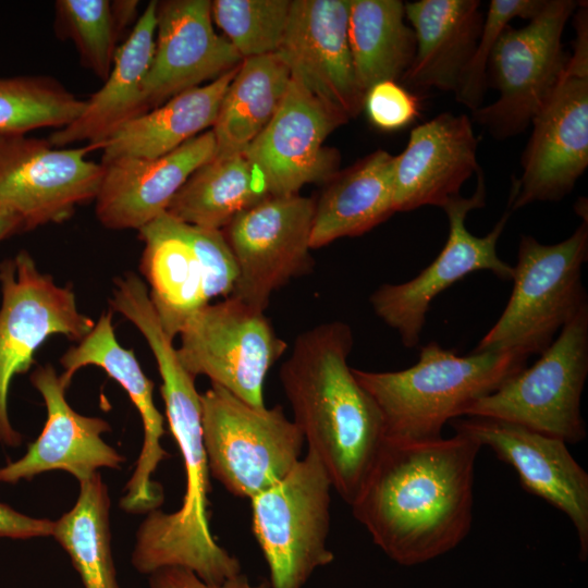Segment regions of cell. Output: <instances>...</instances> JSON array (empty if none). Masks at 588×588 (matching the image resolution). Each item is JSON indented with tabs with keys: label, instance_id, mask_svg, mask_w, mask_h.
Returning <instances> with one entry per match:
<instances>
[{
	"label": "cell",
	"instance_id": "1",
	"mask_svg": "<svg viewBox=\"0 0 588 588\" xmlns=\"http://www.w3.org/2000/svg\"><path fill=\"white\" fill-rule=\"evenodd\" d=\"M480 449L461 432L428 441L385 439L350 505L353 516L402 566L448 553L471 527Z\"/></svg>",
	"mask_w": 588,
	"mask_h": 588
},
{
	"label": "cell",
	"instance_id": "2",
	"mask_svg": "<svg viewBox=\"0 0 588 588\" xmlns=\"http://www.w3.org/2000/svg\"><path fill=\"white\" fill-rule=\"evenodd\" d=\"M352 347L348 324L321 323L297 335L279 372L308 451L348 505L385 441L381 412L347 363Z\"/></svg>",
	"mask_w": 588,
	"mask_h": 588
},
{
	"label": "cell",
	"instance_id": "3",
	"mask_svg": "<svg viewBox=\"0 0 588 588\" xmlns=\"http://www.w3.org/2000/svg\"><path fill=\"white\" fill-rule=\"evenodd\" d=\"M160 392L171 432L186 475L180 509L154 510L138 526L132 565L144 575L170 566L194 572L206 583L219 584L241 572L240 561L218 544L209 526V468L203 442L200 394L195 378L182 368L161 375Z\"/></svg>",
	"mask_w": 588,
	"mask_h": 588
},
{
	"label": "cell",
	"instance_id": "4",
	"mask_svg": "<svg viewBox=\"0 0 588 588\" xmlns=\"http://www.w3.org/2000/svg\"><path fill=\"white\" fill-rule=\"evenodd\" d=\"M528 357L518 351L460 356L430 342L406 369L353 372L381 412L385 439L428 441L441 438L446 422L524 369Z\"/></svg>",
	"mask_w": 588,
	"mask_h": 588
},
{
	"label": "cell",
	"instance_id": "5",
	"mask_svg": "<svg viewBox=\"0 0 588 588\" xmlns=\"http://www.w3.org/2000/svg\"><path fill=\"white\" fill-rule=\"evenodd\" d=\"M587 258V219L558 244L544 245L523 235L510 299L474 352L518 351L527 356L543 352L588 305L581 281Z\"/></svg>",
	"mask_w": 588,
	"mask_h": 588
},
{
	"label": "cell",
	"instance_id": "6",
	"mask_svg": "<svg viewBox=\"0 0 588 588\" xmlns=\"http://www.w3.org/2000/svg\"><path fill=\"white\" fill-rule=\"evenodd\" d=\"M200 406L209 473L231 494L250 500L299 461L305 440L281 405L256 407L211 383Z\"/></svg>",
	"mask_w": 588,
	"mask_h": 588
},
{
	"label": "cell",
	"instance_id": "7",
	"mask_svg": "<svg viewBox=\"0 0 588 588\" xmlns=\"http://www.w3.org/2000/svg\"><path fill=\"white\" fill-rule=\"evenodd\" d=\"M332 489L323 466L307 451L281 480L249 500L270 588H303L334 560L328 547Z\"/></svg>",
	"mask_w": 588,
	"mask_h": 588
},
{
	"label": "cell",
	"instance_id": "8",
	"mask_svg": "<svg viewBox=\"0 0 588 588\" xmlns=\"http://www.w3.org/2000/svg\"><path fill=\"white\" fill-rule=\"evenodd\" d=\"M575 13L573 52L555 89L531 121L522 175L511 187V210L562 199L588 166L587 4L579 2Z\"/></svg>",
	"mask_w": 588,
	"mask_h": 588
},
{
	"label": "cell",
	"instance_id": "9",
	"mask_svg": "<svg viewBox=\"0 0 588 588\" xmlns=\"http://www.w3.org/2000/svg\"><path fill=\"white\" fill-rule=\"evenodd\" d=\"M588 375V305L529 368L469 404L463 416L501 419L579 443L587 434L580 400Z\"/></svg>",
	"mask_w": 588,
	"mask_h": 588
},
{
	"label": "cell",
	"instance_id": "10",
	"mask_svg": "<svg viewBox=\"0 0 588 588\" xmlns=\"http://www.w3.org/2000/svg\"><path fill=\"white\" fill-rule=\"evenodd\" d=\"M579 2L544 0L519 28L507 25L493 47L487 81L499 97L473 112L495 138L524 132L560 82L569 58L562 35Z\"/></svg>",
	"mask_w": 588,
	"mask_h": 588
},
{
	"label": "cell",
	"instance_id": "11",
	"mask_svg": "<svg viewBox=\"0 0 588 588\" xmlns=\"http://www.w3.org/2000/svg\"><path fill=\"white\" fill-rule=\"evenodd\" d=\"M138 232L150 301L174 339L192 313L215 297L230 296L237 278L235 259L221 230L187 224L167 211Z\"/></svg>",
	"mask_w": 588,
	"mask_h": 588
},
{
	"label": "cell",
	"instance_id": "12",
	"mask_svg": "<svg viewBox=\"0 0 588 588\" xmlns=\"http://www.w3.org/2000/svg\"><path fill=\"white\" fill-rule=\"evenodd\" d=\"M0 443L19 446L22 434L8 413L13 378L28 371L36 350L51 335L79 342L95 321L79 311L71 286L56 284L39 271L26 250L0 261Z\"/></svg>",
	"mask_w": 588,
	"mask_h": 588
},
{
	"label": "cell",
	"instance_id": "13",
	"mask_svg": "<svg viewBox=\"0 0 588 588\" xmlns=\"http://www.w3.org/2000/svg\"><path fill=\"white\" fill-rule=\"evenodd\" d=\"M179 335V359L194 378L206 376L242 401L265 406L266 377L287 343L262 311L226 297L192 313Z\"/></svg>",
	"mask_w": 588,
	"mask_h": 588
},
{
	"label": "cell",
	"instance_id": "14",
	"mask_svg": "<svg viewBox=\"0 0 588 588\" xmlns=\"http://www.w3.org/2000/svg\"><path fill=\"white\" fill-rule=\"evenodd\" d=\"M476 174L477 186L470 197L456 196L442 207L449 219V236L437 258L412 280L381 284L369 297L373 313L397 332L407 348L419 344L432 301L455 282L480 270L491 271L502 280H512L513 267L497 253L499 238L510 218V206L487 235L476 236L466 228L468 212L486 205V184L480 168Z\"/></svg>",
	"mask_w": 588,
	"mask_h": 588
},
{
	"label": "cell",
	"instance_id": "15",
	"mask_svg": "<svg viewBox=\"0 0 588 588\" xmlns=\"http://www.w3.org/2000/svg\"><path fill=\"white\" fill-rule=\"evenodd\" d=\"M315 207L298 194L268 196L221 230L237 267L229 297L264 313L273 292L311 270Z\"/></svg>",
	"mask_w": 588,
	"mask_h": 588
},
{
	"label": "cell",
	"instance_id": "16",
	"mask_svg": "<svg viewBox=\"0 0 588 588\" xmlns=\"http://www.w3.org/2000/svg\"><path fill=\"white\" fill-rule=\"evenodd\" d=\"M89 149L0 133V205L20 218L24 232L64 222L77 206L96 199L103 166L87 158Z\"/></svg>",
	"mask_w": 588,
	"mask_h": 588
},
{
	"label": "cell",
	"instance_id": "17",
	"mask_svg": "<svg viewBox=\"0 0 588 588\" xmlns=\"http://www.w3.org/2000/svg\"><path fill=\"white\" fill-rule=\"evenodd\" d=\"M452 422L481 448L518 474L522 487L564 513L573 524L579 559L588 556V474L569 453L566 443L525 426L489 417L466 416Z\"/></svg>",
	"mask_w": 588,
	"mask_h": 588
},
{
	"label": "cell",
	"instance_id": "18",
	"mask_svg": "<svg viewBox=\"0 0 588 588\" xmlns=\"http://www.w3.org/2000/svg\"><path fill=\"white\" fill-rule=\"evenodd\" d=\"M346 121L291 75L278 111L243 155L262 175L270 196L298 194L304 185L334 175L338 154L323 142Z\"/></svg>",
	"mask_w": 588,
	"mask_h": 588
},
{
	"label": "cell",
	"instance_id": "19",
	"mask_svg": "<svg viewBox=\"0 0 588 588\" xmlns=\"http://www.w3.org/2000/svg\"><path fill=\"white\" fill-rule=\"evenodd\" d=\"M241 54L213 28L211 1L157 3L156 44L143 83L139 114L238 66Z\"/></svg>",
	"mask_w": 588,
	"mask_h": 588
},
{
	"label": "cell",
	"instance_id": "20",
	"mask_svg": "<svg viewBox=\"0 0 588 588\" xmlns=\"http://www.w3.org/2000/svg\"><path fill=\"white\" fill-rule=\"evenodd\" d=\"M350 0L291 1L275 52L313 95L348 120L364 105L348 41Z\"/></svg>",
	"mask_w": 588,
	"mask_h": 588
},
{
	"label": "cell",
	"instance_id": "21",
	"mask_svg": "<svg viewBox=\"0 0 588 588\" xmlns=\"http://www.w3.org/2000/svg\"><path fill=\"white\" fill-rule=\"evenodd\" d=\"M62 381L70 385L82 367H100L128 394L143 422V444L133 474L120 500L121 509L131 514H147L163 502L162 487L152 480L158 465L169 454L161 445L164 436L163 416L154 401V382L143 371L134 352L117 340L112 310L102 314L91 331L76 346L70 347L60 359Z\"/></svg>",
	"mask_w": 588,
	"mask_h": 588
},
{
	"label": "cell",
	"instance_id": "22",
	"mask_svg": "<svg viewBox=\"0 0 588 588\" xmlns=\"http://www.w3.org/2000/svg\"><path fill=\"white\" fill-rule=\"evenodd\" d=\"M29 379L45 402L46 422L21 458L0 467V482L16 483L52 470L66 471L81 482L100 468H121L124 456L102 439L109 422L75 412L65 397L69 385L51 365L38 366Z\"/></svg>",
	"mask_w": 588,
	"mask_h": 588
},
{
	"label": "cell",
	"instance_id": "23",
	"mask_svg": "<svg viewBox=\"0 0 588 588\" xmlns=\"http://www.w3.org/2000/svg\"><path fill=\"white\" fill-rule=\"evenodd\" d=\"M478 139L466 114L443 112L417 125L405 149L394 156V211L443 207L460 196L463 184L479 169Z\"/></svg>",
	"mask_w": 588,
	"mask_h": 588
},
{
	"label": "cell",
	"instance_id": "24",
	"mask_svg": "<svg viewBox=\"0 0 588 588\" xmlns=\"http://www.w3.org/2000/svg\"><path fill=\"white\" fill-rule=\"evenodd\" d=\"M216 154L212 131L157 159L123 158L103 166L96 216L112 230L136 229L167 211L187 179Z\"/></svg>",
	"mask_w": 588,
	"mask_h": 588
},
{
	"label": "cell",
	"instance_id": "25",
	"mask_svg": "<svg viewBox=\"0 0 588 588\" xmlns=\"http://www.w3.org/2000/svg\"><path fill=\"white\" fill-rule=\"evenodd\" d=\"M416 51L402 81L416 88L455 91L474 53L485 15L479 0L405 3Z\"/></svg>",
	"mask_w": 588,
	"mask_h": 588
},
{
	"label": "cell",
	"instance_id": "26",
	"mask_svg": "<svg viewBox=\"0 0 588 588\" xmlns=\"http://www.w3.org/2000/svg\"><path fill=\"white\" fill-rule=\"evenodd\" d=\"M157 3L150 1L132 32L118 47L111 71L99 90L86 100L77 119L52 132L47 140L54 147L87 142L98 148L124 123L138 117L143 83L156 44Z\"/></svg>",
	"mask_w": 588,
	"mask_h": 588
},
{
	"label": "cell",
	"instance_id": "27",
	"mask_svg": "<svg viewBox=\"0 0 588 588\" xmlns=\"http://www.w3.org/2000/svg\"><path fill=\"white\" fill-rule=\"evenodd\" d=\"M238 66L124 123L101 145L100 163L123 158L157 159L212 126Z\"/></svg>",
	"mask_w": 588,
	"mask_h": 588
},
{
	"label": "cell",
	"instance_id": "28",
	"mask_svg": "<svg viewBox=\"0 0 588 588\" xmlns=\"http://www.w3.org/2000/svg\"><path fill=\"white\" fill-rule=\"evenodd\" d=\"M393 163L394 156L377 150L330 184L316 203L311 249L364 234L395 212Z\"/></svg>",
	"mask_w": 588,
	"mask_h": 588
},
{
	"label": "cell",
	"instance_id": "29",
	"mask_svg": "<svg viewBox=\"0 0 588 588\" xmlns=\"http://www.w3.org/2000/svg\"><path fill=\"white\" fill-rule=\"evenodd\" d=\"M290 81L291 71L277 53L242 61L212 125L215 157L245 151L278 111Z\"/></svg>",
	"mask_w": 588,
	"mask_h": 588
},
{
	"label": "cell",
	"instance_id": "30",
	"mask_svg": "<svg viewBox=\"0 0 588 588\" xmlns=\"http://www.w3.org/2000/svg\"><path fill=\"white\" fill-rule=\"evenodd\" d=\"M268 196L262 175L243 154L213 157L192 173L167 212L187 224L223 230Z\"/></svg>",
	"mask_w": 588,
	"mask_h": 588
},
{
	"label": "cell",
	"instance_id": "31",
	"mask_svg": "<svg viewBox=\"0 0 588 588\" xmlns=\"http://www.w3.org/2000/svg\"><path fill=\"white\" fill-rule=\"evenodd\" d=\"M405 20L400 0H350L348 41L364 94L379 82L401 79L411 66L416 38Z\"/></svg>",
	"mask_w": 588,
	"mask_h": 588
},
{
	"label": "cell",
	"instance_id": "32",
	"mask_svg": "<svg viewBox=\"0 0 588 588\" xmlns=\"http://www.w3.org/2000/svg\"><path fill=\"white\" fill-rule=\"evenodd\" d=\"M110 495L99 473L79 482L74 506L53 520L52 537L69 554L84 588H120L110 529Z\"/></svg>",
	"mask_w": 588,
	"mask_h": 588
},
{
	"label": "cell",
	"instance_id": "33",
	"mask_svg": "<svg viewBox=\"0 0 588 588\" xmlns=\"http://www.w3.org/2000/svg\"><path fill=\"white\" fill-rule=\"evenodd\" d=\"M85 106L86 100L77 98L53 77H0V133L59 130L77 119Z\"/></svg>",
	"mask_w": 588,
	"mask_h": 588
},
{
	"label": "cell",
	"instance_id": "34",
	"mask_svg": "<svg viewBox=\"0 0 588 588\" xmlns=\"http://www.w3.org/2000/svg\"><path fill=\"white\" fill-rule=\"evenodd\" d=\"M290 8L289 0H215L211 16L244 60L279 50Z\"/></svg>",
	"mask_w": 588,
	"mask_h": 588
},
{
	"label": "cell",
	"instance_id": "35",
	"mask_svg": "<svg viewBox=\"0 0 588 588\" xmlns=\"http://www.w3.org/2000/svg\"><path fill=\"white\" fill-rule=\"evenodd\" d=\"M54 10L58 35L72 40L82 65L105 82L113 64L120 34L111 1L58 0Z\"/></svg>",
	"mask_w": 588,
	"mask_h": 588
},
{
	"label": "cell",
	"instance_id": "36",
	"mask_svg": "<svg viewBox=\"0 0 588 588\" xmlns=\"http://www.w3.org/2000/svg\"><path fill=\"white\" fill-rule=\"evenodd\" d=\"M544 0H491L474 53L461 77L455 99L473 112L482 107L489 60L500 35L515 17L530 20Z\"/></svg>",
	"mask_w": 588,
	"mask_h": 588
},
{
	"label": "cell",
	"instance_id": "37",
	"mask_svg": "<svg viewBox=\"0 0 588 588\" xmlns=\"http://www.w3.org/2000/svg\"><path fill=\"white\" fill-rule=\"evenodd\" d=\"M363 109L376 127L395 131L418 117L419 100L396 81H383L365 93Z\"/></svg>",
	"mask_w": 588,
	"mask_h": 588
},
{
	"label": "cell",
	"instance_id": "38",
	"mask_svg": "<svg viewBox=\"0 0 588 588\" xmlns=\"http://www.w3.org/2000/svg\"><path fill=\"white\" fill-rule=\"evenodd\" d=\"M148 576L150 588H270L267 581L252 584L242 573L219 584L206 583L194 572L177 566L163 567Z\"/></svg>",
	"mask_w": 588,
	"mask_h": 588
},
{
	"label": "cell",
	"instance_id": "39",
	"mask_svg": "<svg viewBox=\"0 0 588 588\" xmlns=\"http://www.w3.org/2000/svg\"><path fill=\"white\" fill-rule=\"evenodd\" d=\"M53 520L25 515L0 502V539H30L52 535Z\"/></svg>",
	"mask_w": 588,
	"mask_h": 588
},
{
	"label": "cell",
	"instance_id": "40",
	"mask_svg": "<svg viewBox=\"0 0 588 588\" xmlns=\"http://www.w3.org/2000/svg\"><path fill=\"white\" fill-rule=\"evenodd\" d=\"M111 10L120 33L133 22L136 23L139 17H136L138 12L136 0L111 1Z\"/></svg>",
	"mask_w": 588,
	"mask_h": 588
},
{
	"label": "cell",
	"instance_id": "41",
	"mask_svg": "<svg viewBox=\"0 0 588 588\" xmlns=\"http://www.w3.org/2000/svg\"><path fill=\"white\" fill-rule=\"evenodd\" d=\"M20 232H24L20 218L14 212L0 205V243Z\"/></svg>",
	"mask_w": 588,
	"mask_h": 588
}]
</instances>
